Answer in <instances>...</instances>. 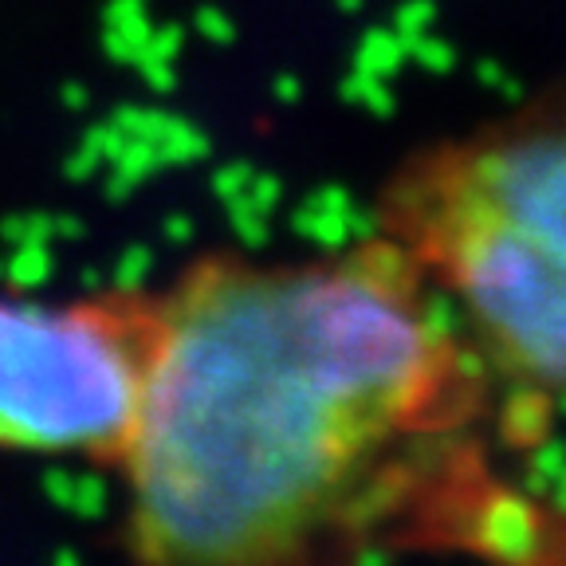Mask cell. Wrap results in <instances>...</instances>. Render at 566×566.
<instances>
[{
  "label": "cell",
  "instance_id": "cell-3",
  "mask_svg": "<svg viewBox=\"0 0 566 566\" xmlns=\"http://www.w3.org/2000/svg\"><path fill=\"white\" fill-rule=\"evenodd\" d=\"M146 346V303L0 295V449L118 452Z\"/></svg>",
  "mask_w": 566,
  "mask_h": 566
},
{
  "label": "cell",
  "instance_id": "cell-1",
  "mask_svg": "<svg viewBox=\"0 0 566 566\" xmlns=\"http://www.w3.org/2000/svg\"><path fill=\"white\" fill-rule=\"evenodd\" d=\"M452 343L386 237L338 256H209L146 303L126 460L150 566H300L437 409Z\"/></svg>",
  "mask_w": 566,
  "mask_h": 566
},
{
  "label": "cell",
  "instance_id": "cell-2",
  "mask_svg": "<svg viewBox=\"0 0 566 566\" xmlns=\"http://www.w3.org/2000/svg\"><path fill=\"white\" fill-rule=\"evenodd\" d=\"M378 212L507 378L566 394V80L413 150Z\"/></svg>",
  "mask_w": 566,
  "mask_h": 566
}]
</instances>
